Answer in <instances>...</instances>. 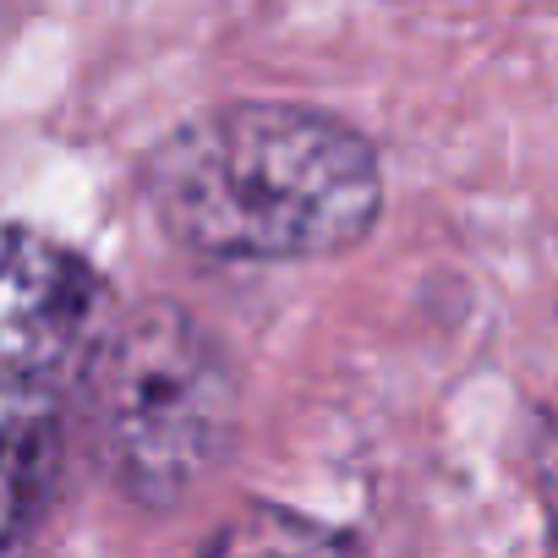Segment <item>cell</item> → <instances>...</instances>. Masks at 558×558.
Instances as JSON below:
<instances>
[{
	"mask_svg": "<svg viewBox=\"0 0 558 558\" xmlns=\"http://www.w3.org/2000/svg\"><path fill=\"white\" fill-rule=\"evenodd\" d=\"M197 558H351V547L340 531H329L313 514L279 509V504H246L208 536Z\"/></svg>",
	"mask_w": 558,
	"mask_h": 558,
	"instance_id": "277c9868",
	"label": "cell"
},
{
	"mask_svg": "<svg viewBox=\"0 0 558 558\" xmlns=\"http://www.w3.org/2000/svg\"><path fill=\"white\" fill-rule=\"evenodd\" d=\"M143 197L170 241L219 263L340 257L378 225V148L340 116L235 99L181 121L143 159Z\"/></svg>",
	"mask_w": 558,
	"mask_h": 558,
	"instance_id": "6da1fadb",
	"label": "cell"
},
{
	"mask_svg": "<svg viewBox=\"0 0 558 558\" xmlns=\"http://www.w3.org/2000/svg\"><path fill=\"white\" fill-rule=\"evenodd\" d=\"M105 329V279L66 241L0 225V558L34 531L83 373Z\"/></svg>",
	"mask_w": 558,
	"mask_h": 558,
	"instance_id": "3957f363",
	"label": "cell"
},
{
	"mask_svg": "<svg viewBox=\"0 0 558 558\" xmlns=\"http://www.w3.org/2000/svg\"><path fill=\"white\" fill-rule=\"evenodd\" d=\"M235 411V367L186 307L143 302L99 329L77 416L99 471L137 509L186 504L230 454Z\"/></svg>",
	"mask_w": 558,
	"mask_h": 558,
	"instance_id": "7a4b0ae2",
	"label": "cell"
}]
</instances>
